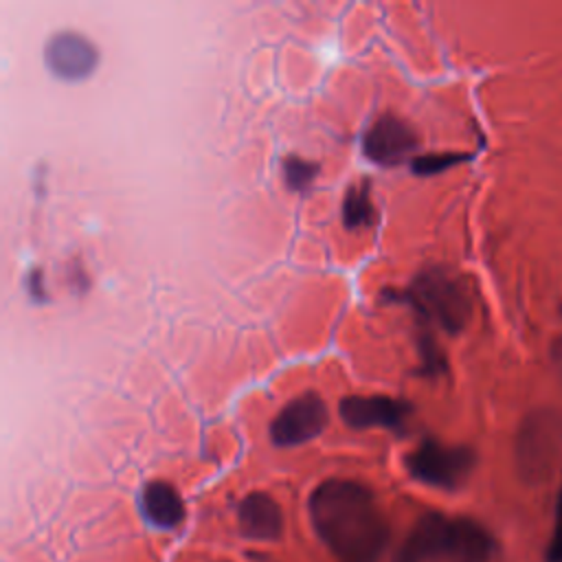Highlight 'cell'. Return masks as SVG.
I'll use <instances>...</instances> for the list:
<instances>
[{"mask_svg": "<svg viewBox=\"0 0 562 562\" xmlns=\"http://www.w3.org/2000/svg\"><path fill=\"white\" fill-rule=\"evenodd\" d=\"M310 518L340 562H378L389 540L382 509L358 481H323L310 496Z\"/></svg>", "mask_w": 562, "mask_h": 562, "instance_id": "cell-1", "label": "cell"}, {"mask_svg": "<svg viewBox=\"0 0 562 562\" xmlns=\"http://www.w3.org/2000/svg\"><path fill=\"white\" fill-rule=\"evenodd\" d=\"M395 301L411 305L424 321L441 327L448 334H457L465 327L472 314V301L465 283L446 268L422 270L408 288L386 292Z\"/></svg>", "mask_w": 562, "mask_h": 562, "instance_id": "cell-2", "label": "cell"}, {"mask_svg": "<svg viewBox=\"0 0 562 562\" xmlns=\"http://www.w3.org/2000/svg\"><path fill=\"white\" fill-rule=\"evenodd\" d=\"M562 457V413L549 406L531 411L516 432V465L525 481L544 483Z\"/></svg>", "mask_w": 562, "mask_h": 562, "instance_id": "cell-3", "label": "cell"}, {"mask_svg": "<svg viewBox=\"0 0 562 562\" xmlns=\"http://www.w3.org/2000/svg\"><path fill=\"white\" fill-rule=\"evenodd\" d=\"M474 461L476 457L468 446H446L437 439H426L408 452L406 470L426 485L457 490L468 481Z\"/></svg>", "mask_w": 562, "mask_h": 562, "instance_id": "cell-4", "label": "cell"}, {"mask_svg": "<svg viewBox=\"0 0 562 562\" xmlns=\"http://www.w3.org/2000/svg\"><path fill=\"white\" fill-rule=\"evenodd\" d=\"M329 422L327 404L316 393H303L290 400L270 424V439L281 446H299L318 437Z\"/></svg>", "mask_w": 562, "mask_h": 562, "instance_id": "cell-5", "label": "cell"}, {"mask_svg": "<svg viewBox=\"0 0 562 562\" xmlns=\"http://www.w3.org/2000/svg\"><path fill=\"white\" fill-rule=\"evenodd\" d=\"M44 61L55 77L64 81H79L94 72L99 64V50L81 33L61 31L46 42Z\"/></svg>", "mask_w": 562, "mask_h": 562, "instance_id": "cell-6", "label": "cell"}, {"mask_svg": "<svg viewBox=\"0 0 562 562\" xmlns=\"http://www.w3.org/2000/svg\"><path fill=\"white\" fill-rule=\"evenodd\" d=\"M417 143L419 138L411 123L395 114H382L364 132L362 149L369 160L386 167L408 158L415 151Z\"/></svg>", "mask_w": 562, "mask_h": 562, "instance_id": "cell-7", "label": "cell"}, {"mask_svg": "<svg viewBox=\"0 0 562 562\" xmlns=\"http://www.w3.org/2000/svg\"><path fill=\"white\" fill-rule=\"evenodd\" d=\"M338 413L351 428H402L413 408L389 395H347L340 400Z\"/></svg>", "mask_w": 562, "mask_h": 562, "instance_id": "cell-8", "label": "cell"}, {"mask_svg": "<svg viewBox=\"0 0 562 562\" xmlns=\"http://www.w3.org/2000/svg\"><path fill=\"white\" fill-rule=\"evenodd\" d=\"M494 555V538L490 531L470 518H450L443 544L448 562H487Z\"/></svg>", "mask_w": 562, "mask_h": 562, "instance_id": "cell-9", "label": "cell"}, {"mask_svg": "<svg viewBox=\"0 0 562 562\" xmlns=\"http://www.w3.org/2000/svg\"><path fill=\"white\" fill-rule=\"evenodd\" d=\"M239 531L250 540H274L283 529V514L277 501L266 492H250L237 509Z\"/></svg>", "mask_w": 562, "mask_h": 562, "instance_id": "cell-10", "label": "cell"}, {"mask_svg": "<svg viewBox=\"0 0 562 562\" xmlns=\"http://www.w3.org/2000/svg\"><path fill=\"white\" fill-rule=\"evenodd\" d=\"M446 529H448V516L435 514V512L424 514L411 529L404 544L400 547L395 562L443 560Z\"/></svg>", "mask_w": 562, "mask_h": 562, "instance_id": "cell-11", "label": "cell"}, {"mask_svg": "<svg viewBox=\"0 0 562 562\" xmlns=\"http://www.w3.org/2000/svg\"><path fill=\"white\" fill-rule=\"evenodd\" d=\"M140 505H143V514L147 516V520L162 529L178 527L184 518V503H182L178 490L173 485H169L167 481H149L143 487Z\"/></svg>", "mask_w": 562, "mask_h": 562, "instance_id": "cell-12", "label": "cell"}, {"mask_svg": "<svg viewBox=\"0 0 562 562\" xmlns=\"http://www.w3.org/2000/svg\"><path fill=\"white\" fill-rule=\"evenodd\" d=\"M342 222L347 228H360L373 222V202L367 180L356 182L347 189L342 200Z\"/></svg>", "mask_w": 562, "mask_h": 562, "instance_id": "cell-13", "label": "cell"}, {"mask_svg": "<svg viewBox=\"0 0 562 562\" xmlns=\"http://www.w3.org/2000/svg\"><path fill=\"white\" fill-rule=\"evenodd\" d=\"M318 173V165L299 156H288L283 160V180L292 191H305Z\"/></svg>", "mask_w": 562, "mask_h": 562, "instance_id": "cell-14", "label": "cell"}, {"mask_svg": "<svg viewBox=\"0 0 562 562\" xmlns=\"http://www.w3.org/2000/svg\"><path fill=\"white\" fill-rule=\"evenodd\" d=\"M465 158H468L465 154H426V156H417L413 160V171L419 176H432V173L443 171Z\"/></svg>", "mask_w": 562, "mask_h": 562, "instance_id": "cell-15", "label": "cell"}, {"mask_svg": "<svg viewBox=\"0 0 562 562\" xmlns=\"http://www.w3.org/2000/svg\"><path fill=\"white\" fill-rule=\"evenodd\" d=\"M419 353H422V373L426 375H437L446 369V360L437 347V342L428 336L422 338V345H419Z\"/></svg>", "mask_w": 562, "mask_h": 562, "instance_id": "cell-16", "label": "cell"}, {"mask_svg": "<svg viewBox=\"0 0 562 562\" xmlns=\"http://www.w3.org/2000/svg\"><path fill=\"white\" fill-rule=\"evenodd\" d=\"M549 562H562V490L558 496V507H555V527H553V536H551V544H549Z\"/></svg>", "mask_w": 562, "mask_h": 562, "instance_id": "cell-17", "label": "cell"}, {"mask_svg": "<svg viewBox=\"0 0 562 562\" xmlns=\"http://www.w3.org/2000/svg\"><path fill=\"white\" fill-rule=\"evenodd\" d=\"M29 288H31V296L37 299V301H44V288H42V272L40 270H33L31 272V279H29Z\"/></svg>", "mask_w": 562, "mask_h": 562, "instance_id": "cell-18", "label": "cell"}, {"mask_svg": "<svg viewBox=\"0 0 562 562\" xmlns=\"http://www.w3.org/2000/svg\"><path fill=\"white\" fill-rule=\"evenodd\" d=\"M551 360H553V367L562 380V336H558L551 345Z\"/></svg>", "mask_w": 562, "mask_h": 562, "instance_id": "cell-19", "label": "cell"}, {"mask_svg": "<svg viewBox=\"0 0 562 562\" xmlns=\"http://www.w3.org/2000/svg\"><path fill=\"white\" fill-rule=\"evenodd\" d=\"M560 314H562V305H560Z\"/></svg>", "mask_w": 562, "mask_h": 562, "instance_id": "cell-20", "label": "cell"}]
</instances>
